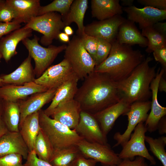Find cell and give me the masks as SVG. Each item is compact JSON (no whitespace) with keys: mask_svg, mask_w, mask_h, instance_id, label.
I'll return each instance as SVG.
<instances>
[{"mask_svg":"<svg viewBox=\"0 0 166 166\" xmlns=\"http://www.w3.org/2000/svg\"><path fill=\"white\" fill-rule=\"evenodd\" d=\"M121 4L122 5L129 7L133 6L134 0H121Z\"/></svg>","mask_w":166,"mask_h":166,"instance_id":"51","label":"cell"},{"mask_svg":"<svg viewBox=\"0 0 166 166\" xmlns=\"http://www.w3.org/2000/svg\"><path fill=\"white\" fill-rule=\"evenodd\" d=\"M38 112L41 129L50 141L54 151L76 146L83 139L75 129H71L50 118L42 109Z\"/></svg>","mask_w":166,"mask_h":166,"instance_id":"4","label":"cell"},{"mask_svg":"<svg viewBox=\"0 0 166 166\" xmlns=\"http://www.w3.org/2000/svg\"><path fill=\"white\" fill-rule=\"evenodd\" d=\"M40 39L34 35L32 39L27 38L22 42L28 50L29 54L34 61V71L37 78L39 77L48 68L58 54L65 50L67 45L58 46L50 45L47 48L38 43Z\"/></svg>","mask_w":166,"mask_h":166,"instance_id":"6","label":"cell"},{"mask_svg":"<svg viewBox=\"0 0 166 166\" xmlns=\"http://www.w3.org/2000/svg\"><path fill=\"white\" fill-rule=\"evenodd\" d=\"M73 0H55L49 4L41 6L38 16L50 12H58L62 17L65 16L68 12Z\"/></svg>","mask_w":166,"mask_h":166,"instance_id":"34","label":"cell"},{"mask_svg":"<svg viewBox=\"0 0 166 166\" xmlns=\"http://www.w3.org/2000/svg\"><path fill=\"white\" fill-rule=\"evenodd\" d=\"M34 150L38 158L49 163L54 153L51 144L41 129L35 139Z\"/></svg>","mask_w":166,"mask_h":166,"instance_id":"31","label":"cell"},{"mask_svg":"<svg viewBox=\"0 0 166 166\" xmlns=\"http://www.w3.org/2000/svg\"><path fill=\"white\" fill-rule=\"evenodd\" d=\"M64 33L68 36H71L73 34V30L72 28L69 26H65L64 28Z\"/></svg>","mask_w":166,"mask_h":166,"instance_id":"50","label":"cell"},{"mask_svg":"<svg viewBox=\"0 0 166 166\" xmlns=\"http://www.w3.org/2000/svg\"><path fill=\"white\" fill-rule=\"evenodd\" d=\"M26 160L25 166H52L49 163L38 158L34 150L29 152Z\"/></svg>","mask_w":166,"mask_h":166,"instance_id":"39","label":"cell"},{"mask_svg":"<svg viewBox=\"0 0 166 166\" xmlns=\"http://www.w3.org/2000/svg\"><path fill=\"white\" fill-rule=\"evenodd\" d=\"M64 58L79 80L84 79L93 72L95 66L94 61L84 46L81 37L78 35H74L67 45Z\"/></svg>","mask_w":166,"mask_h":166,"instance_id":"5","label":"cell"},{"mask_svg":"<svg viewBox=\"0 0 166 166\" xmlns=\"http://www.w3.org/2000/svg\"><path fill=\"white\" fill-rule=\"evenodd\" d=\"M33 30L24 26L3 36L0 40V52L7 63L16 55L17 46L19 43L32 35Z\"/></svg>","mask_w":166,"mask_h":166,"instance_id":"19","label":"cell"},{"mask_svg":"<svg viewBox=\"0 0 166 166\" xmlns=\"http://www.w3.org/2000/svg\"><path fill=\"white\" fill-rule=\"evenodd\" d=\"M97 162L94 160L85 158L80 152L71 166H95Z\"/></svg>","mask_w":166,"mask_h":166,"instance_id":"43","label":"cell"},{"mask_svg":"<svg viewBox=\"0 0 166 166\" xmlns=\"http://www.w3.org/2000/svg\"><path fill=\"white\" fill-rule=\"evenodd\" d=\"M3 101L2 120L9 131L19 132L20 117L19 102Z\"/></svg>","mask_w":166,"mask_h":166,"instance_id":"29","label":"cell"},{"mask_svg":"<svg viewBox=\"0 0 166 166\" xmlns=\"http://www.w3.org/2000/svg\"><path fill=\"white\" fill-rule=\"evenodd\" d=\"M83 139L90 143L107 144V136L102 133L93 115L81 111L78 123L74 129Z\"/></svg>","mask_w":166,"mask_h":166,"instance_id":"14","label":"cell"},{"mask_svg":"<svg viewBox=\"0 0 166 166\" xmlns=\"http://www.w3.org/2000/svg\"><path fill=\"white\" fill-rule=\"evenodd\" d=\"M22 156L15 154L0 157V166H25L22 164Z\"/></svg>","mask_w":166,"mask_h":166,"instance_id":"38","label":"cell"},{"mask_svg":"<svg viewBox=\"0 0 166 166\" xmlns=\"http://www.w3.org/2000/svg\"><path fill=\"white\" fill-rule=\"evenodd\" d=\"M155 60L160 63L162 68L166 70V47L156 49L153 52Z\"/></svg>","mask_w":166,"mask_h":166,"instance_id":"44","label":"cell"},{"mask_svg":"<svg viewBox=\"0 0 166 166\" xmlns=\"http://www.w3.org/2000/svg\"><path fill=\"white\" fill-rule=\"evenodd\" d=\"M4 101L0 98V117L2 116L3 111Z\"/></svg>","mask_w":166,"mask_h":166,"instance_id":"52","label":"cell"},{"mask_svg":"<svg viewBox=\"0 0 166 166\" xmlns=\"http://www.w3.org/2000/svg\"><path fill=\"white\" fill-rule=\"evenodd\" d=\"M157 129L160 135L166 133V118L165 116L160 120L157 126Z\"/></svg>","mask_w":166,"mask_h":166,"instance_id":"46","label":"cell"},{"mask_svg":"<svg viewBox=\"0 0 166 166\" xmlns=\"http://www.w3.org/2000/svg\"><path fill=\"white\" fill-rule=\"evenodd\" d=\"M131 105L121 99L117 103L93 115L105 136L113 128L117 119L128 111Z\"/></svg>","mask_w":166,"mask_h":166,"instance_id":"16","label":"cell"},{"mask_svg":"<svg viewBox=\"0 0 166 166\" xmlns=\"http://www.w3.org/2000/svg\"><path fill=\"white\" fill-rule=\"evenodd\" d=\"M84 79L74 97L82 111L93 115L121 100L117 82L107 74L93 71Z\"/></svg>","mask_w":166,"mask_h":166,"instance_id":"1","label":"cell"},{"mask_svg":"<svg viewBox=\"0 0 166 166\" xmlns=\"http://www.w3.org/2000/svg\"><path fill=\"white\" fill-rule=\"evenodd\" d=\"M76 146L84 157L94 160L105 166H116L122 160L108 144L90 143L83 139Z\"/></svg>","mask_w":166,"mask_h":166,"instance_id":"9","label":"cell"},{"mask_svg":"<svg viewBox=\"0 0 166 166\" xmlns=\"http://www.w3.org/2000/svg\"><path fill=\"white\" fill-rule=\"evenodd\" d=\"M158 91L166 92V81L162 76L159 81L158 86Z\"/></svg>","mask_w":166,"mask_h":166,"instance_id":"47","label":"cell"},{"mask_svg":"<svg viewBox=\"0 0 166 166\" xmlns=\"http://www.w3.org/2000/svg\"><path fill=\"white\" fill-rule=\"evenodd\" d=\"M92 17L99 21L111 18L123 13V8L119 0H91Z\"/></svg>","mask_w":166,"mask_h":166,"instance_id":"26","label":"cell"},{"mask_svg":"<svg viewBox=\"0 0 166 166\" xmlns=\"http://www.w3.org/2000/svg\"><path fill=\"white\" fill-rule=\"evenodd\" d=\"M152 60L150 57L145 58L128 77L117 82L121 99L130 104L149 101L152 96L150 85L156 73V65H149Z\"/></svg>","mask_w":166,"mask_h":166,"instance_id":"3","label":"cell"},{"mask_svg":"<svg viewBox=\"0 0 166 166\" xmlns=\"http://www.w3.org/2000/svg\"><path fill=\"white\" fill-rule=\"evenodd\" d=\"M82 110L79 103L74 99L60 103L50 116L71 129L77 126Z\"/></svg>","mask_w":166,"mask_h":166,"instance_id":"17","label":"cell"},{"mask_svg":"<svg viewBox=\"0 0 166 166\" xmlns=\"http://www.w3.org/2000/svg\"><path fill=\"white\" fill-rule=\"evenodd\" d=\"M120 44L138 45L147 47L148 41L137 29L135 23L125 19L120 26L116 40Z\"/></svg>","mask_w":166,"mask_h":166,"instance_id":"24","label":"cell"},{"mask_svg":"<svg viewBox=\"0 0 166 166\" xmlns=\"http://www.w3.org/2000/svg\"><path fill=\"white\" fill-rule=\"evenodd\" d=\"M79 79L75 75L63 83L57 89L50 105L45 110L44 113L50 117L53 110L60 103L74 99L78 88Z\"/></svg>","mask_w":166,"mask_h":166,"instance_id":"25","label":"cell"},{"mask_svg":"<svg viewBox=\"0 0 166 166\" xmlns=\"http://www.w3.org/2000/svg\"><path fill=\"white\" fill-rule=\"evenodd\" d=\"M122 9L127 14V19L138 23L141 30L166 19V10L150 6L139 8L134 5Z\"/></svg>","mask_w":166,"mask_h":166,"instance_id":"13","label":"cell"},{"mask_svg":"<svg viewBox=\"0 0 166 166\" xmlns=\"http://www.w3.org/2000/svg\"><path fill=\"white\" fill-rule=\"evenodd\" d=\"M24 26L42 34L40 43L49 46L54 39H58L59 34L65 25L60 14L50 12L34 18Z\"/></svg>","mask_w":166,"mask_h":166,"instance_id":"7","label":"cell"},{"mask_svg":"<svg viewBox=\"0 0 166 166\" xmlns=\"http://www.w3.org/2000/svg\"><path fill=\"white\" fill-rule=\"evenodd\" d=\"M137 2L145 6H150L161 10H166V0H137Z\"/></svg>","mask_w":166,"mask_h":166,"instance_id":"42","label":"cell"},{"mask_svg":"<svg viewBox=\"0 0 166 166\" xmlns=\"http://www.w3.org/2000/svg\"><path fill=\"white\" fill-rule=\"evenodd\" d=\"M48 90L34 82L23 85L5 84L0 87V98L5 101L18 102L30 95Z\"/></svg>","mask_w":166,"mask_h":166,"instance_id":"18","label":"cell"},{"mask_svg":"<svg viewBox=\"0 0 166 166\" xmlns=\"http://www.w3.org/2000/svg\"><path fill=\"white\" fill-rule=\"evenodd\" d=\"M14 18V11L6 0H0V22H10Z\"/></svg>","mask_w":166,"mask_h":166,"instance_id":"37","label":"cell"},{"mask_svg":"<svg viewBox=\"0 0 166 166\" xmlns=\"http://www.w3.org/2000/svg\"><path fill=\"white\" fill-rule=\"evenodd\" d=\"M129 140L123 146L118 154L121 160L132 159L135 156H140L148 160L151 165H155L156 161L149 153L145 144V133L147 132L144 123L141 122L136 126Z\"/></svg>","mask_w":166,"mask_h":166,"instance_id":"8","label":"cell"},{"mask_svg":"<svg viewBox=\"0 0 166 166\" xmlns=\"http://www.w3.org/2000/svg\"><path fill=\"white\" fill-rule=\"evenodd\" d=\"M8 131L1 116L0 117V138Z\"/></svg>","mask_w":166,"mask_h":166,"instance_id":"48","label":"cell"},{"mask_svg":"<svg viewBox=\"0 0 166 166\" xmlns=\"http://www.w3.org/2000/svg\"><path fill=\"white\" fill-rule=\"evenodd\" d=\"M40 129L38 111L27 116L19 126V132L29 152L34 149L35 139Z\"/></svg>","mask_w":166,"mask_h":166,"instance_id":"28","label":"cell"},{"mask_svg":"<svg viewBox=\"0 0 166 166\" xmlns=\"http://www.w3.org/2000/svg\"><path fill=\"white\" fill-rule=\"evenodd\" d=\"M13 10L14 18L13 21L26 24L38 16L41 6L39 0H6Z\"/></svg>","mask_w":166,"mask_h":166,"instance_id":"21","label":"cell"},{"mask_svg":"<svg viewBox=\"0 0 166 166\" xmlns=\"http://www.w3.org/2000/svg\"><path fill=\"white\" fill-rule=\"evenodd\" d=\"M88 4L87 0H73L67 14L62 17L65 26H69L73 22L76 24L78 27L77 35L80 36L85 34L83 22Z\"/></svg>","mask_w":166,"mask_h":166,"instance_id":"27","label":"cell"},{"mask_svg":"<svg viewBox=\"0 0 166 166\" xmlns=\"http://www.w3.org/2000/svg\"><path fill=\"white\" fill-rule=\"evenodd\" d=\"M81 36L85 49L95 61L98 44L97 38L85 34Z\"/></svg>","mask_w":166,"mask_h":166,"instance_id":"36","label":"cell"},{"mask_svg":"<svg viewBox=\"0 0 166 166\" xmlns=\"http://www.w3.org/2000/svg\"><path fill=\"white\" fill-rule=\"evenodd\" d=\"M116 166H148L145 159L140 156H136L134 159L122 160L120 163Z\"/></svg>","mask_w":166,"mask_h":166,"instance_id":"41","label":"cell"},{"mask_svg":"<svg viewBox=\"0 0 166 166\" xmlns=\"http://www.w3.org/2000/svg\"><path fill=\"white\" fill-rule=\"evenodd\" d=\"M166 72L164 69L159 68L155 78L151 82L150 89L152 92L151 111L144 122L147 131L152 132L157 130V126L161 119L166 115V108L161 106L157 99L159 81L161 77Z\"/></svg>","mask_w":166,"mask_h":166,"instance_id":"15","label":"cell"},{"mask_svg":"<svg viewBox=\"0 0 166 166\" xmlns=\"http://www.w3.org/2000/svg\"><path fill=\"white\" fill-rule=\"evenodd\" d=\"M20 24L13 21L9 22H0V40L4 36L21 27Z\"/></svg>","mask_w":166,"mask_h":166,"instance_id":"40","label":"cell"},{"mask_svg":"<svg viewBox=\"0 0 166 166\" xmlns=\"http://www.w3.org/2000/svg\"><path fill=\"white\" fill-rule=\"evenodd\" d=\"M58 39L64 42L69 43L70 41L69 36L64 32H60L58 36Z\"/></svg>","mask_w":166,"mask_h":166,"instance_id":"49","label":"cell"},{"mask_svg":"<svg viewBox=\"0 0 166 166\" xmlns=\"http://www.w3.org/2000/svg\"><path fill=\"white\" fill-rule=\"evenodd\" d=\"M32 58L28 54L14 71L8 74H2L0 77L5 84L23 85L34 82L35 75L31 63Z\"/></svg>","mask_w":166,"mask_h":166,"instance_id":"23","label":"cell"},{"mask_svg":"<svg viewBox=\"0 0 166 166\" xmlns=\"http://www.w3.org/2000/svg\"><path fill=\"white\" fill-rule=\"evenodd\" d=\"M151 101L136 102L131 104L128 111L124 115L127 117L128 124L124 132L116 133L114 139L117 143L113 148L119 145L123 146L129 140L132 132L136 126L141 122H144L148 116V113L150 110Z\"/></svg>","mask_w":166,"mask_h":166,"instance_id":"10","label":"cell"},{"mask_svg":"<svg viewBox=\"0 0 166 166\" xmlns=\"http://www.w3.org/2000/svg\"><path fill=\"white\" fill-rule=\"evenodd\" d=\"M97 38L98 44L95 60V66L99 65L107 57L112 47L111 43L103 39Z\"/></svg>","mask_w":166,"mask_h":166,"instance_id":"35","label":"cell"},{"mask_svg":"<svg viewBox=\"0 0 166 166\" xmlns=\"http://www.w3.org/2000/svg\"><path fill=\"white\" fill-rule=\"evenodd\" d=\"M79 153L76 146L55 151L49 163L52 166H71Z\"/></svg>","mask_w":166,"mask_h":166,"instance_id":"30","label":"cell"},{"mask_svg":"<svg viewBox=\"0 0 166 166\" xmlns=\"http://www.w3.org/2000/svg\"><path fill=\"white\" fill-rule=\"evenodd\" d=\"M75 75L71 65L64 58L59 63L50 66L34 82L48 89H57Z\"/></svg>","mask_w":166,"mask_h":166,"instance_id":"11","label":"cell"},{"mask_svg":"<svg viewBox=\"0 0 166 166\" xmlns=\"http://www.w3.org/2000/svg\"><path fill=\"white\" fill-rule=\"evenodd\" d=\"M145 140L149 144V150L160 161L163 166H166V152L165 149L166 137L162 136L154 139L145 136Z\"/></svg>","mask_w":166,"mask_h":166,"instance_id":"33","label":"cell"},{"mask_svg":"<svg viewBox=\"0 0 166 166\" xmlns=\"http://www.w3.org/2000/svg\"><path fill=\"white\" fill-rule=\"evenodd\" d=\"M29 151L19 132L8 131L0 138V157L13 154L26 160Z\"/></svg>","mask_w":166,"mask_h":166,"instance_id":"22","label":"cell"},{"mask_svg":"<svg viewBox=\"0 0 166 166\" xmlns=\"http://www.w3.org/2000/svg\"><path fill=\"white\" fill-rule=\"evenodd\" d=\"M2 58V56L1 53L0 52V62H1V60Z\"/></svg>","mask_w":166,"mask_h":166,"instance_id":"54","label":"cell"},{"mask_svg":"<svg viewBox=\"0 0 166 166\" xmlns=\"http://www.w3.org/2000/svg\"><path fill=\"white\" fill-rule=\"evenodd\" d=\"M5 85L4 83L2 78L0 77V87Z\"/></svg>","mask_w":166,"mask_h":166,"instance_id":"53","label":"cell"},{"mask_svg":"<svg viewBox=\"0 0 166 166\" xmlns=\"http://www.w3.org/2000/svg\"><path fill=\"white\" fill-rule=\"evenodd\" d=\"M154 29L161 34L166 37V22H157L152 26Z\"/></svg>","mask_w":166,"mask_h":166,"instance_id":"45","label":"cell"},{"mask_svg":"<svg viewBox=\"0 0 166 166\" xmlns=\"http://www.w3.org/2000/svg\"><path fill=\"white\" fill-rule=\"evenodd\" d=\"M142 35L147 38L148 45L145 51L150 53L156 49L166 47V37L160 34L152 26L142 29Z\"/></svg>","mask_w":166,"mask_h":166,"instance_id":"32","label":"cell"},{"mask_svg":"<svg viewBox=\"0 0 166 166\" xmlns=\"http://www.w3.org/2000/svg\"><path fill=\"white\" fill-rule=\"evenodd\" d=\"M125 18L117 15L109 18L94 22L85 26L84 32L88 35L103 39L111 44L116 40L120 26Z\"/></svg>","mask_w":166,"mask_h":166,"instance_id":"12","label":"cell"},{"mask_svg":"<svg viewBox=\"0 0 166 166\" xmlns=\"http://www.w3.org/2000/svg\"><path fill=\"white\" fill-rule=\"evenodd\" d=\"M145 58L140 50L134 49L129 45L120 44L116 40L112 44L107 57L95 66L93 71L107 74L118 82L128 77Z\"/></svg>","mask_w":166,"mask_h":166,"instance_id":"2","label":"cell"},{"mask_svg":"<svg viewBox=\"0 0 166 166\" xmlns=\"http://www.w3.org/2000/svg\"><path fill=\"white\" fill-rule=\"evenodd\" d=\"M57 89H48L31 95L27 99L19 101L20 117L19 126L29 115L39 111L45 104L52 101Z\"/></svg>","mask_w":166,"mask_h":166,"instance_id":"20","label":"cell"}]
</instances>
